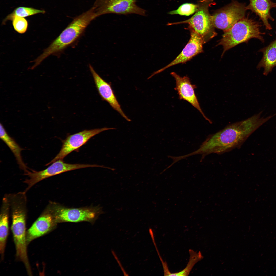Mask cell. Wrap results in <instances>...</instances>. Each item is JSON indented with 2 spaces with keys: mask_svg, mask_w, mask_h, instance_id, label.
Masks as SVG:
<instances>
[{
  "mask_svg": "<svg viewBox=\"0 0 276 276\" xmlns=\"http://www.w3.org/2000/svg\"><path fill=\"white\" fill-rule=\"evenodd\" d=\"M262 112L245 120L228 125L214 134L209 135L199 148L187 154L189 157L201 155L200 161L211 154H221L240 147L250 135L274 117L261 116Z\"/></svg>",
  "mask_w": 276,
  "mask_h": 276,
  "instance_id": "1",
  "label": "cell"
},
{
  "mask_svg": "<svg viewBox=\"0 0 276 276\" xmlns=\"http://www.w3.org/2000/svg\"><path fill=\"white\" fill-rule=\"evenodd\" d=\"M97 17L93 7L75 17L43 52L33 61L34 66H37L50 55H58L75 42L90 22Z\"/></svg>",
  "mask_w": 276,
  "mask_h": 276,
  "instance_id": "2",
  "label": "cell"
},
{
  "mask_svg": "<svg viewBox=\"0 0 276 276\" xmlns=\"http://www.w3.org/2000/svg\"><path fill=\"white\" fill-rule=\"evenodd\" d=\"M27 200L17 197L10 202L12 212V230L15 245L16 256L24 264L27 271L31 274L27 253L26 221Z\"/></svg>",
  "mask_w": 276,
  "mask_h": 276,
  "instance_id": "3",
  "label": "cell"
},
{
  "mask_svg": "<svg viewBox=\"0 0 276 276\" xmlns=\"http://www.w3.org/2000/svg\"><path fill=\"white\" fill-rule=\"evenodd\" d=\"M261 24L251 18L244 17L236 23L232 27L224 31L218 44L223 47L222 55L227 50L243 42L248 41L252 38L257 39L263 43V36L265 32H261Z\"/></svg>",
  "mask_w": 276,
  "mask_h": 276,
  "instance_id": "4",
  "label": "cell"
},
{
  "mask_svg": "<svg viewBox=\"0 0 276 276\" xmlns=\"http://www.w3.org/2000/svg\"><path fill=\"white\" fill-rule=\"evenodd\" d=\"M213 0H200L198 1V8L194 14L189 19L182 21L168 23V25L186 24L187 29H191L201 36L204 42L205 39L210 37L213 32V26L209 9L214 4Z\"/></svg>",
  "mask_w": 276,
  "mask_h": 276,
  "instance_id": "5",
  "label": "cell"
},
{
  "mask_svg": "<svg viewBox=\"0 0 276 276\" xmlns=\"http://www.w3.org/2000/svg\"><path fill=\"white\" fill-rule=\"evenodd\" d=\"M47 207L56 222L90 221L103 213L100 208H68L52 202H50Z\"/></svg>",
  "mask_w": 276,
  "mask_h": 276,
  "instance_id": "6",
  "label": "cell"
},
{
  "mask_svg": "<svg viewBox=\"0 0 276 276\" xmlns=\"http://www.w3.org/2000/svg\"><path fill=\"white\" fill-rule=\"evenodd\" d=\"M137 0H95L93 6L97 17L109 14H137L145 16L146 11L136 4Z\"/></svg>",
  "mask_w": 276,
  "mask_h": 276,
  "instance_id": "7",
  "label": "cell"
},
{
  "mask_svg": "<svg viewBox=\"0 0 276 276\" xmlns=\"http://www.w3.org/2000/svg\"><path fill=\"white\" fill-rule=\"evenodd\" d=\"M91 165L85 164H71L59 159L53 163L44 170L40 171L32 170L25 173L28 178L24 182L27 185L24 191L26 192L33 186L40 181L50 177L68 171L77 169L91 167Z\"/></svg>",
  "mask_w": 276,
  "mask_h": 276,
  "instance_id": "8",
  "label": "cell"
},
{
  "mask_svg": "<svg viewBox=\"0 0 276 276\" xmlns=\"http://www.w3.org/2000/svg\"><path fill=\"white\" fill-rule=\"evenodd\" d=\"M246 6L236 1L220 9L211 16L213 26L226 30L244 17Z\"/></svg>",
  "mask_w": 276,
  "mask_h": 276,
  "instance_id": "9",
  "label": "cell"
},
{
  "mask_svg": "<svg viewBox=\"0 0 276 276\" xmlns=\"http://www.w3.org/2000/svg\"><path fill=\"white\" fill-rule=\"evenodd\" d=\"M114 128L105 127L90 130H85L79 132L68 135L62 141L61 148L56 156L46 165L59 159L63 160L73 151L77 150L91 137L106 130H115Z\"/></svg>",
  "mask_w": 276,
  "mask_h": 276,
  "instance_id": "10",
  "label": "cell"
},
{
  "mask_svg": "<svg viewBox=\"0 0 276 276\" xmlns=\"http://www.w3.org/2000/svg\"><path fill=\"white\" fill-rule=\"evenodd\" d=\"M188 29L190 32V38L181 52L168 65L153 73L150 77V78L173 66L185 63L203 52V45L204 42L203 39L193 30L190 29Z\"/></svg>",
  "mask_w": 276,
  "mask_h": 276,
  "instance_id": "11",
  "label": "cell"
},
{
  "mask_svg": "<svg viewBox=\"0 0 276 276\" xmlns=\"http://www.w3.org/2000/svg\"><path fill=\"white\" fill-rule=\"evenodd\" d=\"M170 74L174 78L176 85L174 88L178 94L180 100H185L196 109L204 118L211 123V121L204 113L202 110L196 95L195 89L197 88L195 85L191 84L189 78L187 76L181 77L174 72Z\"/></svg>",
  "mask_w": 276,
  "mask_h": 276,
  "instance_id": "12",
  "label": "cell"
},
{
  "mask_svg": "<svg viewBox=\"0 0 276 276\" xmlns=\"http://www.w3.org/2000/svg\"><path fill=\"white\" fill-rule=\"evenodd\" d=\"M89 67L98 93L102 99L128 121H131L122 111L110 84L103 79L90 64Z\"/></svg>",
  "mask_w": 276,
  "mask_h": 276,
  "instance_id": "13",
  "label": "cell"
},
{
  "mask_svg": "<svg viewBox=\"0 0 276 276\" xmlns=\"http://www.w3.org/2000/svg\"><path fill=\"white\" fill-rule=\"evenodd\" d=\"M55 222L52 214L47 207L28 230L26 235L27 243L46 233L51 229Z\"/></svg>",
  "mask_w": 276,
  "mask_h": 276,
  "instance_id": "14",
  "label": "cell"
},
{
  "mask_svg": "<svg viewBox=\"0 0 276 276\" xmlns=\"http://www.w3.org/2000/svg\"><path fill=\"white\" fill-rule=\"evenodd\" d=\"M249 4L245 8L255 13L259 17L266 29L271 30L272 28L268 22L270 20L274 21V19L271 16L270 10L275 8L276 3L271 0H249Z\"/></svg>",
  "mask_w": 276,
  "mask_h": 276,
  "instance_id": "15",
  "label": "cell"
},
{
  "mask_svg": "<svg viewBox=\"0 0 276 276\" xmlns=\"http://www.w3.org/2000/svg\"><path fill=\"white\" fill-rule=\"evenodd\" d=\"M259 51L262 53L263 56L257 68H263V74L267 76L276 67V38L268 46L260 49Z\"/></svg>",
  "mask_w": 276,
  "mask_h": 276,
  "instance_id": "16",
  "label": "cell"
},
{
  "mask_svg": "<svg viewBox=\"0 0 276 276\" xmlns=\"http://www.w3.org/2000/svg\"><path fill=\"white\" fill-rule=\"evenodd\" d=\"M10 203L8 197H4L0 216V252L2 257L4 255L8 232V219Z\"/></svg>",
  "mask_w": 276,
  "mask_h": 276,
  "instance_id": "17",
  "label": "cell"
},
{
  "mask_svg": "<svg viewBox=\"0 0 276 276\" xmlns=\"http://www.w3.org/2000/svg\"><path fill=\"white\" fill-rule=\"evenodd\" d=\"M0 137L7 146L15 156L20 168L25 173L28 170L27 167L24 163L21 154L23 150L15 140L8 134L3 125L0 124Z\"/></svg>",
  "mask_w": 276,
  "mask_h": 276,
  "instance_id": "18",
  "label": "cell"
},
{
  "mask_svg": "<svg viewBox=\"0 0 276 276\" xmlns=\"http://www.w3.org/2000/svg\"><path fill=\"white\" fill-rule=\"evenodd\" d=\"M44 10L36 9L31 7H19L16 8L10 14L7 15L3 20L2 24L4 25L8 21H12L15 17H25L38 13L44 14Z\"/></svg>",
  "mask_w": 276,
  "mask_h": 276,
  "instance_id": "19",
  "label": "cell"
},
{
  "mask_svg": "<svg viewBox=\"0 0 276 276\" xmlns=\"http://www.w3.org/2000/svg\"><path fill=\"white\" fill-rule=\"evenodd\" d=\"M189 251L190 255L189 261L185 268L182 270L178 272L171 273L170 276L188 275L194 266L203 258L200 251L197 252L193 250L190 249Z\"/></svg>",
  "mask_w": 276,
  "mask_h": 276,
  "instance_id": "20",
  "label": "cell"
},
{
  "mask_svg": "<svg viewBox=\"0 0 276 276\" xmlns=\"http://www.w3.org/2000/svg\"><path fill=\"white\" fill-rule=\"evenodd\" d=\"M198 5L192 3H185L181 5L176 10L171 11L170 15L178 14L189 16L195 13L198 8Z\"/></svg>",
  "mask_w": 276,
  "mask_h": 276,
  "instance_id": "21",
  "label": "cell"
},
{
  "mask_svg": "<svg viewBox=\"0 0 276 276\" xmlns=\"http://www.w3.org/2000/svg\"><path fill=\"white\" fill-rule=\"evenodd\" d=\"M12 21L13 27L15 31L20 34H23L26 32L28 28V23L24 17H15Z\"/></svg>",
  "mask_w": 276,
  "mask_h": 276,
  "instance_id": "22",
  "label": "cell"
},
{
  "mask_svg": "<svg viewBox=\"0 0 276 276\" xmlns=\"http://www.w3.org/2000/svg\"><path fill=\"white\" fill-rule=\"evenodd\" d=\"M155 247L162 263V264L163 267L164 275L170 276L171 272H170L167 263L165 261H164L162 258H161L156 246H155Z\"/></svg>",
  "mask_w": 276,
  "mask_h": 276,
  "instance_id": "23",
  "label": "cell"
},
{
  "mask_svg": "<svg viewBox=\"0 0 276 276\" xmlns=\"http://www.w3.org/2000/svg\"><path fill=\"white\" fill-rule=\"evenodd\" d=\"M275 8H276V4H275Z\"/></svg>",
  "mask_w": 276,
  "mask_h": 276,
  "instance_id": "24",
  "label": "cell"
}]
</instances>
